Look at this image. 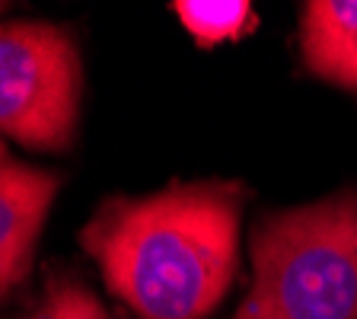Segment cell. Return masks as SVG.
<instances>
[{
  "label": "cell",
  "mask_w": 357,
  "mask_h": 319,
  "mask_svg": "<svg viewBox=\"0 0 357 319\" xmlns=\"http://www.w3.org/2000/svg\"><path fill=\"white\" fill-rule=\"evenodd\" d=\"M245 186L176 182L147 198H112L80 243L137 319H204L236 272Z\"/></svg>",
  "instance_id": "6da1fadb"
},
{
  "label": "cell",
  "mask_w": 357,
  "mask_h": 319,
  "mask_svg": "<svg viewBox=\"0 0 357 319\" xmlns=\"http://www.w3.org/2000/svg\"><path fill=\"white\" fill-rule=\"evenodd\" d=\"M252 268L233 319H357V192L265 214Z\"/></svg>",
  "instance_id": "7a4b0ae2"
},
{
  "label": "cell",
  "mask_w": 357,
  "mask_h": 319,
  "mask_svg": "<svg viewBox=\"0 0 357 319\" xmlns=\"http://www.w3.org/2000/svg\"><path fill=\"white\" fill-rule=\"evenodd\" d=\"M80 103V58L64 29L0 26V134L38 150L70 144Z\"/></svg>",
  "instance_id": "3957f363"
},
{
  "label": "cell",
  "mask_w": 357,
  "mask_h": 319,
  "mask_svg": "<svg viewBox=\"0 0 357 319\" xmlns=\"http://www.w3.org/2000/svg\"><path fill=\"white\" fill-rule=\"evenodd\" d=\"M61 179L20 163L0 141V300L26 281L38 230Z\"/></svg>",
  "instance_id": "277c9868"
},
{
  "label": "cell",
  "mask_w": 357,
  "mask_h": 319,
  "mask_svg": "<svg viewBox=\"0 0 357 319\" xmlns=\"http://www.w3.org/2000/svg\"><path fill=\"white\" fill-rule=\"evenodd\" d=\"M300 26L312 74L357 89V0H312L300 13Z\"/></svg>",
  "instance_id": "5b68a950"
},
{
  "label": "cell",
  "mask_w": 357,
  "mask_h": 319,
  "mask_svg": "<svg viewBox=\"0 0 357 319\" xmlns=\"http://www.w3.org/2000/svg\"><path fill=\"white\" fill-rule=\"evenodd\" d=\"M176 16L185 22V29L195 36L198 45H217L239 38L255 26V13L249 3L233 0V3H211V0H178Z\"/></svg>",
  "instance_id": "8992f818"
},
{
  "label": "cell",
  "mask_w": 357,
  "mask_h": 319,
  "mask_svg": "<svg viewBox=\"0 0 357 319\" xmlns=\"http://www.w3.org/2000/svg\"><path fill=\"white\" fill-rule=\"evenodd\" d=\"M26 319H109L96 294L67 268H54L45 278V290Z\"/></svg>",
  "instance_id": "52a82bcc"
}]
</instances>
